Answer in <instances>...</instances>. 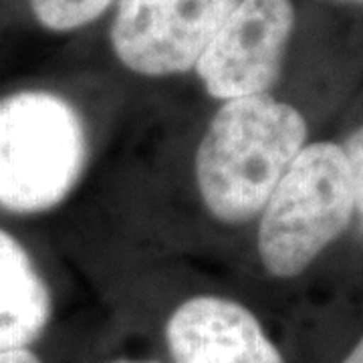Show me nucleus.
I'll use <instances>...</instances> for the list:
<instances>
[{
    "instance_id": "obj_11",
    "label": "nucleus",
    "mask_w": 363,
    "mask_h": 363,
    "mask_svg": "<svg viewBox=\"0 0 363 363\" xmlns=\"http://www.w3.org/2000/svg\"><path fill=\"white\" fill-rule=\"evenodd\" d=\"M341 363H363V335L359 337V341L353 345V350L345 355V359Z\"/></svg>"
},
{
    "instance_id": "obj_12",
    "label": "nucleus",
    "mask_w": 363,
    "mask_h": 363,
    "mask_svg": "<svg viewBox=\"0 0 363 363\" xmlns=\"http://www.w3.org/2000/svg\"><path fill=\"white\" fill-rule=\"evenodd\" d=\"M109 363H160V362H152V359H117V362H109Z\"/></svg>"
},
{
    "instance_id": "obj_5",
    "label": "nucleus",
    "mask_w": 363,
    "mask_h": 363,
    "mask_svg": "<svg viewBox=\"0 0 363 363\" xmlns=\"http://www.w3.org/2000/svg\"><path fill=\"white\" fill-rule=\"evenodd\" d=\"M293 28L291 0H238L194 67L208 95H267L281 77Z\"/></svg>"
},
{
    "instance_id": "obj_1",
    "label": "nucleus",
    "mask_w": 363,
    "mask_h": 363,
    "mask_svg": "<svg viewBox=\"0 0 363 363\" xmlns=\"http://www.w3.org/2000/svg\"><path fill=\"white\" fill-rule=\"evenodd\" d=\"M307 135L301 111L271 93L222 101L194 157L196 188L208 214L228 226L259 218Z\"/></svg>"
},
{
    "instance_id": "obj_2",
    "label": "nucleus",
    "mask_w": 363,
    "mask_h": 363,
    "mask_svg": "<svg viewBox=\"0 0 363 363\" xmlns=\"http://www.w3.org/2000/svg\"><path fill=\"white\" fill-rule=\"evenodd\" d=\"M89 138L59 93L26 89L0 99V208L43 214L63 204L87 169Z\"/></svg>"
},
{
    "instance_id": "obj_8",
    "label": "nucleus",
    "mask_w": 363,
    "mask_h": 363,
    "mask_svg": "<svg viewBox=\"0 0 363 363\" xmlns=\"http://www.w3.org/2000/svg\"><path fill=\"white\" fill-rule=\"evenodd\" d=\"M116 0H28L39 25L52 33H71L95 23Z\"/></svg>"
},
{
    "instance_id": "obj_13",
    "label": "nucleus",
    "mask_w": 363,
    "mask_h": 363,
    "mask_svg": "<svg viewBox=\"0 0 363 363\" xmlns=\"http://www.w3.org/2000/svg\"><path fill=\"white\" fill-rule=\"evenodd\" d=\"M333 2H343V4H357V6H363V0H333Z\"/></svg>"
},
{
    "instance_id": "obj_7",
    "label": "nucleus",
    "mask_w": 363,
    "mask_h": 363,
    "mask_svg": "<svg viewBox=\"0 0 363 363\" xmlns=\"http://www.w3.org/2000/svg\"><path fill=\"white\" fill-rule=\"evenodd\" d=\"M52 317L51 289L33 257L0 228V351L26 350Z\"/></svg>"
},
{
    "instance_id": "obj_9",
    "label": "nucleus",
    "mask_w": 363,
    "mask_h": 363,
    "mask_svg": "<svg viewBox=\"0 0 363 363\" xmlns=\"http://www.w3.org/2000/svg\"><path fill=\"white\" fill-rule=\"evenodd\" d=\"M351 169L353 182V196H355V212H359L363 218V125L350 133V138L341 145Z\"/></svg>"
},
{
    "instance_id": "obj_6",
    "label": "nucleus",
    "mask_w": 363,
    "mask_h": 363,
    "mask_svg": "<svg viewBox=\"0 0 363 363\" xmlns=\"http://www.w3.org/2000/svg\"><path fill=\"white\" fill-rule=\"evenodd\" d=\"M164 333L174 363H285L259 317L220 295L186 298Z\"/></svg>"
},
{
    "instance_id": "obj_10",
    "label": "nucleus",
    "mask_w": 363,
    "mask_h": 363,
    "mask_svg": "<svg viewBox=\"0 0 363 363\" xmlns=\"http://www.w3.org/2000/svg\"><path fill=\"white\" fill-rule=\"evenodd\" d=\"M0 363H43L40 357L30 351L26 350H11V351H0Z\"/></svg>"
},
{
    "instance_id": "obj_3",
    "label": "nucleus",
    "mask_w": 363,
    "mask_h": 363,
    "mask_svg": "<svg viewBox=\"0 0 363 363\" xmlns=\"http://www.w3.org/2000/svg\"><path fill=\"white\" fill-rule=\"evenodd\" d=\"M355 216L347 156L339 143H307L259 214L257 252L264 271L293 279L333 245Z\"/></svg>"
},
{
    "instance_id": "obj_4",
    "label": "nucleus",
    "mask_w": 363,
    "mask_h": 363,
    "mask_svg": "<svg viewBox=\"0 0 363 363\" xmlns=\"http://www.w3.org/2000/svg\"><path fill=\"white\" fill-rule=\"evenodd\" d=\"M238 0H117L109 40L121 65L143 77L194 71Z\"/></svg>"
}]
</instances>
